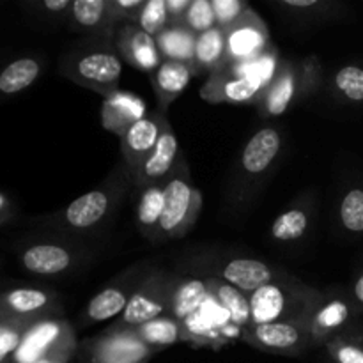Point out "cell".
<instances>
[{"mask_svg":"<svg viewBox=\"0 0 363 363\" xmlns=\"http://www.w3.org/2000/svg\"><path fill=\"white\" fill-rule=\"evenodd\" d=\"M60 67L69 80L103 98L119 91L123 59L113 46V38L87 35L62 57Z\"/></svg>","mask_w":363,"mask_h":363,"instance_id":"6da1fadb","label":"cell"},{"mask_svg":"<svg viewBox=\"0 0 363 363\" xmlns=\"http://www.w3.org/2000/svg\"><path fill=\"white\" fill-rule=\"evenodd\" d=\"M323 85V66L315 55L301 60H284L255 101L261 117H280L315 94Z\"/></svg>","mask_w":363,"mask_h":363,"instance_id":"7a4b0ae2","label":"cell"},{"mask_svg":"<svg viewBox=\"0 0 363 363\" xmlns=\"http://www.w3.org/2000/svg\"><path fill=\"white\" fill-rule=\"evenodd\" d=\"M282 147V133L273 126L261 128L248 138L230 177L229 199L234 208H241L245 202H250L252 197H255L259 186L264 184L275 169Z\"/></svg>","mask_w":363,"mask_h":363,"instance_id":"3957f363","label":"cell"},{"mask_svg":"<svg viewBox=\"0 0 363 363\" xmlns=\"http://www.w3.org/2000/svg\"><path fill=\"white\" fill-rule=\"evenodd\" d=\"M323 296L325 293L287 273L282 279L248 294L252 325L307 319Z\"/></svg>","mask_w":363,"mask_h":363,"instance_id":"277c9868","label":"cell"},{"mask_svg":"<svg viewBox=\"0 0 363 363\" xmlns=\"http://www.w3.org/2000/svg\"><path fill=\"white\" fill-rule=\"evenodd\" d=\"M128 176H131V172L123 162V165L117 167L98 188L74 199L60 213L64 229L77 234H89L101 229L113 216L126 191Z\"/></svg>","mask_w":363,"mask_h":363,"instance_id":"5b68a950","label":"cell"},{"mask_svg":"<svg viewBox=\"0 0 363 363\" xmlns=\"http://www.w3.org/2000/svg\"><path fill=\"white\" fill-rule=\"evenodd\" d=\"M202 209V194L194 184L188 162L179 156L165 179V204L158 225L156 243L177 240L190 233Z\"/></svg>","mask_w":363,"mask_h":363,"instance_id":"8992f818","label":"cell"},{"mask_svg":"<svg viewBox=\"0 0 363 363\" xmlns=\"http://www.w3.org/2000/svg\"><path fill=\"white\" fill-rule=\"evenodd\" d=\"M177 282V275L165 269H152L135 291L123 314L112 325L113 328H137L152 319L169 315L170 300Z\"/></svg>","mask_w":363,"mask_h":363,"instance_id":"52a82bcc","label":"cell"},{"mask_svg":"<svg viewBox=\"0 0 363 363\" xmlns=\"http://www.w3.org/2000/svg\"><path fill=\"white\" fill-rule=\"evenodd\" d=\"M241 339L255 350L279 357H301L315 347L307 319L250 325L241 330Z\"/></svg>","mask_w":363,"mask_h":363,"instance_id":"ba28073f","label":"cell"},{"mask_svg":"<svg viewBox=\"0 0 363 363\" xmlns=\"http://www.w3.org/2000/svg\"><path fill=\"white\" fill-rule=\"evenodd\" d=\"M156 354L131 328H106L101 335L78 344L80 363H142Z\"/></svg>","mask_w":363,"mask_h":363,"instance_id":"9c48e42d","label":"cell"},{"mask_svg":"<svg viewBox=\"0 0 363 363\" xmlns=\"http://www.w3.org/2000/svg\"><path fill=\"white\" fill-rule=\"evenodd\" d=\"M59 353H78L73 326L60 318L41 319L25 332L11 363H35Z\"/></svg>","mask_w":363,"mask_h":363,"instance_id":"30bf717a","label":"cell"},{"mask_svg":"<svg viewBox=\"0 0 363 363\" xmlns=\"http://www.w3.org/2000/svg\"><path fill=\"white\" fill-rule=\"evenodd\" d=\"M152 269L155 268H149L147 264L140 262V264H135L133 268L124 272L123 275L117 280H113L112 284L103 287L98 294H94V296L89 300V303L85 305V308L82 311L80 325L84 326V328H87V326L110 321V319L113 318H119L124 312V308H126V305L130 303L135 291L140 287V284L144 282L145 277H147Z\"/></svg>","mask_w":363,"mask_h":363,"instance_id":"8fae6325","label":"cell"},{"mask_svg":"<svg viewBox=\"0 0 363 363\" xmlns=\"http://www.w3.org/2000/svg\"><path fill=\"white\" fill-rule=\"evenodd\" d=\"M225 34V66L252 64L261 59L269 45L268 25L248 7L247 13L227 30Z\"/></svg>","mask_w":363,"mask_h":363,"instance_id":"7c38bea8","label":"cell"},{"mask_svg":"<svg viewBox=\"0 0 363 363\" xmlns=\"http://www.w3.org/2000/svg\"><path fill=\"white\" fill-rule=\"evenodd\" d=\"M266 82L250 77L238 66H223L209 74L206 84L201 87V98L204 101L218 105H245L255 103L262 94Z\"/></svg>","mask_w":363,"mask_h":363,"instance_id":"4fadbf2b","label":"cell"},{"mask_svg":"<svg viewBox=\"0 0 363 363\" xmlns=\"http://www.w3.org/2000/svg\"><path fill=\"white\" fill-rule=\"evenodd\" d=\"M358 311L354 308L350 293L325 294L323 300L307 315L308 328L315 347H323L340 333L347 332Z\"/></svg>","mask_w":363,"mask_h":363,"instance_id":"5bb4252c","label":"cell"},{"mask_svg":"<svg viewBox=\"0 0 363 363\" xmlns=\"http://www.w3.org/2000/svg\"><path fill=\"white\" fill-rule=\"evenodd\" d=\"M113 46L121 59L144 73H155L163 62L156 39L135 23H117L113 30Z\"/></svg>","mask_w":363,"mask_h":363,"instance_id":"9a60e30c","label":"cell"},{"mask_svg":"<svg viewBox=\"0 0 363 363\" xmlns=\"http://www.w3.org/2000/svg\"><path fill=\"white\" fill-rule=\"evenodd\" d=\"M62 312L59 294L45 289H14L2 296V314L9 321L38 323L41 319L55 318Z\"/></svg>","mask_w":363,"mask_h":363,"instance_id":"2e32d148","label":"cell"},{"mask_svg":"<svg viewBox=\"0 0 363 363\" xmlns=\"http://www.w3.org/2000/svg\"><path fill=\"white\" fill-rule=\"evenodd\" d=\"M177 160H179V142H177L172 124H170L169 117H167L163 121L162 131H160L155 149L149 152V156L142 162V165L131 174V177H133L135 184L142 190V188L149 186V184L167 179V176L172 172Z\"/></svg>","mask_w":363,"mask_h":363,"instance_id":"e0dca14e","label":"cell"},{"mask_svg":"<svg viewBox=\"0 0 363 363\" xmlns=\"http://www.w3.org/2000/svg\"><path fill=\"white\" fill-rule=\"evenodd\" d=\"M169 117V113L160 112L158 108L152 113H147L140 121L133 124L126 133L121 137V152H123V162L133 174L142 165L149 152L155 149L158 142L160 131H162L163 121Z\"/></svg>","mask_w":363,"mask_h":363,"instance_id":"ac0fdd59","label":"cell"},{"mask_svg":"<svg viewBox=\"0 0 363 363\" xmlns=\"http://www.w3.org/2000/svg\"><path fill=\"white\" fill-rule=\"evenodd\" d=\"M287 272L275 268L264 261L252 257L229 259L220 269V279L240 289L241 293L252 294L261 287L286 277Z\"/></svg>","mask_w":363,"mask_h":363,"instance_id":"d6986e66","label":"cell"},{"mask_svg":"<svg viewBox=\"0 0 363 363\" xmlns=\"http://www.w3.org/2000/svg\"><path fill=\"white\" fill-rule=\"evenodd\" d=\"M84 259L82 252L71 250L60 243H38L28 247L21 255V264L34 275L53 277L69 272Z\"/></svg>","mask_w":363,"mask_h":363,"instance_id":"ffe728a7","label":"cell"},{"mask_svg":"<svg viewBox=\"0 0 363 363\" xmlns=\"http://www.w3.org/2000/svg\"><path fill=\"white\" fill-rule=\"evenodd\" d=\"M147 116L145 103L133 92L117 91L103 98L101 124L106 131L123 137L137 121Z\"/></svg>","mask_w":363,"mask_h":363,"instance_id":"44dd1931","label":"cell"},{"mask_svg":"<svg viewBox=\"0 0 363 363\" xmlns=\"http://www.w3.org/2000/svg\"><path fill=\"white\" fill-rule=\"evenodd\" d=\"M194 66L174 60H163L158 69L152 73V92L158 101V110L169 113L170 105L183 94L191 78L195 77Z\"/></svg>","mask_w":363,"mask_h":363,"instance_id":"7402d4cb","label":"cell"},{"mask_svg":"<svg viewBox=\"0 0 363 363\" xmlns=\"http://www.w3.org/2000/svg\"><path fill=\"white\" fill-rule=\"evenodd\" d=\"M67 23L71 30L84 32L87 35H106L113 38L110 0H73L67 13Z\"/></svg>","mask_w":363,"mask_h":363,"instance_id":"603a6c76","label":"cell"},{"mask_svg":"<svg viewBox=\"0 0 363 363\" xmlns=\"http://www.w3.org/2000/svg\"><path fill=\"white\" fill-rule=\"evenodd\" d=\"M314 216V197L307 194L284 209L272 223L269 236L279 243H294L305 238Z\"/></svg>","mask_w":363,"mask_h":363,"instance_id":"cb8c5ba5","label":"cell"},{"mask_svg":"<svg viewBox=\"0 0 363 363\" xmlns=\"http://www.w3.org/2000/svg\"><path fill=\"white\" fill-rule=\"evenodd\" d=\"M209 287V294L218 301L220 307L229 315L230 323L238 326L240 330H245L247 326L252 325V314H250V301H248V294L241 293L234 286L227 284L220 277H211L206 280Z\"/></svg>","mask_w":363,"mask_h":363,"instance_id":"d4e9b609","label":"cell"},{"mask_svg":"<svg viewBox=\"0 0 363 363\" xmlns=\"http://www.w3.org/2000/svg\"><path fill=\"white\" fill-rule=\"evenodd\" d=\"M208 298H211V294L206 280L179 279L170 300L169 315L184 323L204 307Z\"/></svg>","mask_w":363,"mask_h":363,"instance_id":"484cf974","label":"cell"},{"mask_svg":"<svg viewBox=\"0 0 363 363\" xmlns=\"http://www.w3.org/2000/svg\"><path fill=\"white\" fill-rule=\"evenodd\" d=\"M165 204V179L142 188L137 202V225L142 236L156 243L160 218Z\"/></svg>","mask_w":363,"mask_h":363,"instance_id":"4316f807","label":"cell"},{"mask_svg":"<svg viewBox=\"0 0 363 363\" xmlns=\"http://www.w3.org/2000/svg\"><path fill=\"white\" fill-rule=\"evenodd\" d=\"M133 330L135 335L142 340L147 347L155 350L156 353L165 347L174 346L177 342L186 340V330L181 321H177L172 315H162L152 321L144 323Z\"/></svg>","mask_w":363,"mask_h":363,"instance_id":"83f0119b","label":"cell"},{"mask_svg":"<svg viewBox=\"0 0 363 363\" xmlns=\"http://www.w3.org/2000/svg\"><path fill=\"white\" fill-rule=\"evenodd\" d=\"M275 7L300 23H325L342 16L344 6L330 0H279Z\"/></svg>","mask_w":363,"mask_h":363,"instance_id":"f1b7e54d","label":"cell"},{"mask_svg":"<svg viewBox=\"0 0 363 363\" xmlns=\"http://www.w3.org/2000/svg\"><path fill=\"white\" fill-rule=\"evenodd\" d=\"M155 39L163 60H174V62H184L194 66L197 34L191 32L186 25H169V27H167L162 34L156 35Z\"/></svg>","mask_w":363,"mask_h":363,"instance_id":"f546056e","label":"cell"},{"mask_svg":"<svg viewBox=\"0 0 363 363\" xmlns=\"http://www.w3.org/2000/svg\"><path fill=\"white\" fill-rule=\"evenodd\" d=\"M225 66V34L222 28L215 27L204 34L197 35L195 41L194 69L195 73H215Z\"/></svg>","mask_w":363,"mask_h":363,"instance_id":"4dcf8cb0","label":"cell"},{"mask_svg":"<svg viewBox=\"0 0 363 363\" xmlns=\"http://www.w3.org/2000/svg\"><path fill=\"white\" fill-rule=\"evenodd\" d=\"M333 98L342 105H363V64H344L330 80Z\"/></svg>","mask_w":363,"mask_h":363,"instance_id":"1f68e13d","label":"cell"},{"mask_svg":"<svg viewBox=\"0 0 363 363\" xmlns=\"http://www.w3.org/2000/svg\"><path fill=\"white\" fill-rule=\"evenodd\" d=\"M41 74V64L32 57H21L0 71V92L16 94L30 87Z\"/></svg>","mask_w":363,"mask_h":363,"instance_id":"d6a6232c","label":"cell"},{"mask_svg":"<svg viewBox=\"0 0 363 363\" xmlns=\"http://www.w3.org/2000/svg\"><path fill=\"white\" fill-rule=\"evenodd\" d=\"M337 220L350 236H363V184H353L342 194Z\"/></svg>","mask_w":363,"mask_h":363,"instance_id":"836d02e7","label":"cell"},{"mask_svg":"<svg viewBox=\"0 0 363 363\" xmlns=\"http://www.w3.org/2000/svg\"><path fill=\"white\" fill-rule=\"evenodd\" d=\"M325 347L333 363H363V332L358 330L333 337Z\"/></svg>","mask_w":363,"mask_h":363,"instance_id":"e575fe53","label":"cell"},{"mask_svg":"<svg viewBox=\"0 0 363 363\" xmlns=\"http://www.w3.org/2000/svg\"><path fill=\"white\" fill-rule=\"evenodd\" d=\"M138 27L149 35L156 38L162 34L167 27L170 25L169 11H167V0H145L144 7L140 11L137 23Z\"/></svg>","mask_w":363,"mask_h":363,"instance_id":"d590c367","label":"cell"},{"mask_svg":"<svg viewBox=\"0 0 363 363\" xmlns=\"http://www.w3.org/2000/svg\"><path fill=\"white\" fill-rule=\"evenodd\" d=\"M183 23L197 35L215 28L216 18L211 6V0H191Z\"/></svg>","mask_w":363,"mask_h":363,"instance_id":"8d00e7d4","label":"cell"},{"mask_svg":"<svg viewBox=\"0 0 363 363\" xmlns=\"http://www.w3.org/2000/svg\"><path fill=\"white\" fill-rule=\"evenodd\" d=\"M213 11H215L216 27L227 30L233 27L250 6L245 0H211Z\"/></svg>","mask_w":363,"mask_h":363,"instance_id":"74e56055","label":"cell"},{"mask_svg":"<svg viewBox=\"0 0 363 363\" xmlns=\"http://www.w3.org/2000/svg\"><path fill=\"white\" fill-rule=\"evenodd\" d=\"M145 0H110V16L113 25L117 23H137Z\"/></svg>","mask_w":363,"mask_h":363,"instance_id":"f35d334b","label":"cell"},{"mask_svg":"<svg viewBox=\"0 0 363 363\" xmlns=\"http://www.w3.org/2000/svg\"><path fill=\"white\" fill-rule=\"evenodd\" d=\"M190 4L191 0H167V11H169L170 25L183 23Z\"/></svg>","mask_w":363,"mask_h":363,"instance_id":"ab89813d","label":"cell"},{"mask_svg":"<svg viewBox=\"0 0 363 363\" xmlns=\"http://www.w3.org/2000/svg\"><path fill=\"white\" fill-rule=\"evenodd\" d=\"M350 296L351 300H353V305L358 311V314L362 315L363 314V269L358 273L357 279H354L353 286H351L350 289Z\"/></svg>","mask_w":363,"mask_h":363,"instance_id":"60d3db41","label":"cell"},{"mask_svg":"<svg viewBox=\"0 0 363 363\" xmlns=\"http://www.w3.org/2000/svg\"><path fill=\"white\" fill-rule=\"evenodd\" d=\"M77 357V353H59V354H52V357H46L43 360L35 362V363H71V360Z\"/></svg>","mask_w":363,"mask_h":363,"instance_id":"b9f144b4","label":"cell"},{"mask_svg":"<svg viewBox=\"0 0 363 363\" xmlns=\"http://www.w3.org/2000/svg\"><path fill=\"white\" fill-rule=\"evenodd\" d=\"M4 209H6V199L0 197V213H2Z\"/></svg>","mask_w":363,"mask_h":363,"instance_id":"7bdbcfd3","label":"cell"},{"mask_svg":"<svg viewBox=\"0 0 363 363\" xmlns=\"http://www.w3.org/2000/svg\"><path fill=\"white\" fill-rule=\"evenodd\" d=\"M325 363H333V362H332V360H330V358H328V360H326Z\"/></svg>","mask_w":363,"mask_h":363,"instance_id":"ee69618b","label":"cell"},{"mask_svg":"<svg viewBox=\"0 0 363 363\" xmlns=\"http://www.w3.org/2000/svg\"><path fill=\"white\" fill-rule=\"evenodd\" d=\"M142 363H147V362H142Z\"/></svg>","mask_w":363,"mask_h":363,"instance_id":"f6af8a7d","label":"cell"}]
</instances>
